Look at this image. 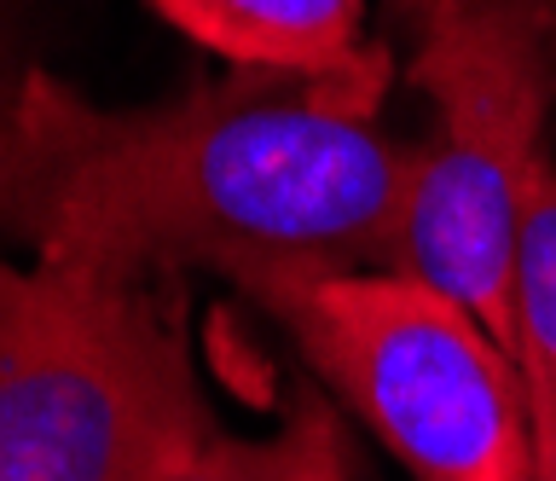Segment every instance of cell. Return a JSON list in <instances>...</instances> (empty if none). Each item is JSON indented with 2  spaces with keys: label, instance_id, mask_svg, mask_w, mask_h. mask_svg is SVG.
<instances>
[{
  "label": "cell",
  "instance_id": "cell-1",
  "mask_svg": "<svg viewBox=\"0 0 556 481\" xmlns=\"http://www.w3.org/2000/svg\"><path fill=\"white\" fill-rule=\"evenodd\" d=\"M417 140L319 81L232 71L156 105H99L52 71L0 76V250L163 279L208 267H406Z\"/></svg>",
  "mask_w": 556,
  "mask_h": 481
},
{
  "label": "cell",
  "instance_id": "cell-2",
  "mask_svg": "<svg viewBox=\"0 0 556 481\" xmlns=\"http://www.w3.org/2000/svg\"><path fill=\"white\" fill-rule=\"evenodd\" d=\"M215 429L163 279L0 255V481H151Z\"/></svg>",
  "mask_w": 556,
  "mask_h": 481
},
{
  "label": "cell",
  "instance_id": "cell-3",
  "mask_svg": "<svg viewBox=\"0 0 556 481\" xmlns=\"http://www.w3.org/2000/svg\"><path fill=\"white\" fill-rule=\"evenodd\" d=\"M238 290L417 481H533L521 366L446 290L400 267L255 273Z\"/></svg>",
  "mask_w": 556,
  "mask_h": 481
},
{
  "label": "cell",
  "instance_id": "cell-4",
  "mask_svg": "<svg viewBox=\"0 0 556 481\" xmlns=\"http://www.w3.org/2000/svg\"><path fill=\"white\" fill-rule=\"evenodd\" d=\"M406 76L434 134L417 140L406 267L464 302L504 349L516 337V238L533 163L551 151L556 7L545 0H400Z\"/></svg>",
  "mask_w": 556,
  "mask_h": 481
},
{
  "label": "cell",
  "instance_id": "cell-5",
  "mask_svg": "<svg viewBox=\"0 0 556 481\" xmlns=\"http://www.w3.org/2000/svg\"><path fill=\"white\" fill-rule=\"evenodd\" d=\"M232 71L319 81L359 111H382L394 59L365 36V0H151Z\"/></svg>",
  "mask_w": 556,
  "mask_h": 481
},
{
  "label": "cell",
  "instance_id": "cell-6",
  "mask_svg": "<svg viewBox=\"0 0 556 481\" xmlns=\"http://www.w3.org/2000/svg\"><path fill=\"white\" fill-rule=\"evenodd\" d=\"M151 481H354V446L330 394H302L273 435L215 429Z\"/></svg>",
  "mask_w": 556,
  "mask_h": 481
},
{
  "label": "cell",
  "instance_id": "cell-7",
  "mask_svg": "<svg viewBox=\"0 0 556 481\" xmlns=\"http://www.w3.org/2000/svg\"><path fill=\"white\" fill-rule=\"evenodd\" d=\"M533 429H556V151L533 163L516 238V337Z\"/></svg>",
  "mask_w": 556,
  "mask_h": 481
},
{
  "label": "cell",
  "instance_id": "cell-8",
  "mask_svg": "<svg viewBox=\"0 0 556 481\" xmlns=\"http://www.w3.org/2000/svg\"><path fill=\"white\" fill-rule=\"evenodd\" d=\"M533 481H556V429H533Z\"/></svg>",
  "mask_w": 556,
  "mask_h": 481
},
{
  "label": "cell",
  "instance_id": "cell-9",
  "mask_svg": "<svg viewBox=\"0 0 556 481\" xmlns=\"http://www.w3.org/2000/svg\"><path fill=\"white\" fill-rule=\"evenodd\" d=\"M545 7H556V0H545Z\"/></svg>",
  "mask_w": 556,
  "mask_h": 481
}]
</instances>
